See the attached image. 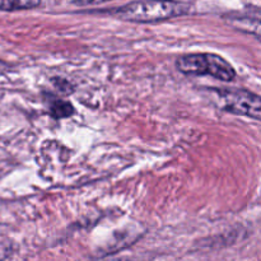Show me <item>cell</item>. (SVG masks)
<instances>
[{
  "mask_svg": "<svg viewBox=\"0 0 261 261\" xmlns=\"http://www.w3.org/2000/svg\"><path fill=\"white\" fill-rule=\"evenodd\" d=\"M218 97L219 106L226 111L236 115L261 119V98L259 94L245 89H214Z\"/></svg>",
  "mask_w": 261,
  "mask_h": 261,
  "instance_id": "cell-3",
  "label": "cell"
},
{
  "mask_svg": "<svg viewBox=\"0 0 261 261\" xmlns=\"http://www.w3.org/2000/svg\"><path fill=\"white\" fill-rule=\"evenodd\" d=\"M41 0H0V10L14 12V10H27L40 7Z\"/></svg>",
  "mask_w": 261,
  "mask_h": 261,
  "instance_id": "cell-5",
  "label": "cell"
},
{
  "mask_svg": "<svg viewBox=\"0 0 261 261\" xmlns=\"http://www.w3.org/2000/svg\"><path fill=\"white\" fill-rule=\"evenodd\" d=\"M176 68L186 75H211L223 82L236 78V70L224 58L211 53L188 54L176 60Z\"/></svg>",
  "mask_w": 261,
  "mask_h": 261,
  "instance_id": "cell-2",
  "label": "cell"
},
{
  "mask_svg": "<svg viewBox=\"0 0 261 261\" xmlns=\"http://www.w3.org/2000/svg\"><path fill=\"white\" fill-rule=\"evenodd\" d=\"M5 68H7V65H5L4 63H2V61H0V73H2V71H4Z\"/></svg>",
  "mask_w": 261,
  "mask_h": 261,
  "instance_id": "cell-7",
  "label": "cell"
},
{
  "mask_svg": "<svg viewBox=\"0 0 261 261\" xmlns=\"http://www.w3.org/2000/svg\"><path fill=\"white\" fill-rule=\"evenodd\" d=\"M111 2V0H75L76 4L79 5H88V4H99V3Z\"/></svg>",
  "mask_w": 261,
  "mask_h": 261,
  "instance_id": "cell-6",
  "label": "cell"
},
{
  "mask_svg": "<svg viewBox=\"0 0 261 261\" xmlns=\"http://www.w3.org/2000/svg\"><path fill=\"white\" fill-rule=\"evenodd\" d=\"M48 112L54 119H65L74 114V107L70 102L60 98H54L48 102Z\"/></svg>",
  "mask_w": 261,
  "mask_h": 261,
  "instance_id": "cell-4",
  "label": "cell"
},
{
  "mask_svg": "<svg viewBox=\"0 0 261 261\" xmlns=\"http://www.w3.org/2000/svg\"><path fill=\"white\" fill-rule=\"evenodd\" d=\"M191 5L178 0H137L111 10L112 15L127 22L155 23L189 14Z\"/></svg>",
  "mask_w": 261,
  "mask_h": 261,
  "instance_id": "cell-1",
  "label": "cell"
}]
</instances>
